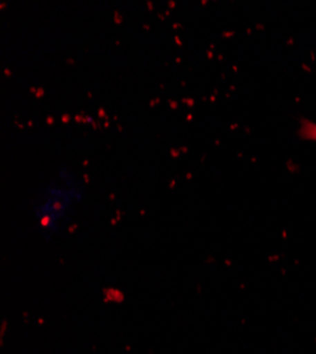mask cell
Segmentation results:
<instances>
[{"mask_svg":"<svg viewBox=\"0 0 316 354\" xmlns=\"http://www.w3.org/2000/svg\"><path fill=\"white\" fill-rule=\"evenodd\" d=\"M84 197V187L73 174H62L50 183L35 205V216L40 231L53 235L70 217Z\"/></svg>","mask_w":316,"mask_h":354,"instance_id":"6da1fadb","label":"cell"},{"mask_svg":"<svg viewBox=\"0 0 316 354\" xmlns=\"http://www.w3.org/2000/svg\"><path fill=\"white\" fill-rule=\"evenodd\" d=\"M301 136L306 140L316 142V124L310 121H304L301 127Z\"/></svg>","mask_w":316,"mask_h":354,"instance_id":"7a4b0ae2","label":"cell"}]
</instances>
